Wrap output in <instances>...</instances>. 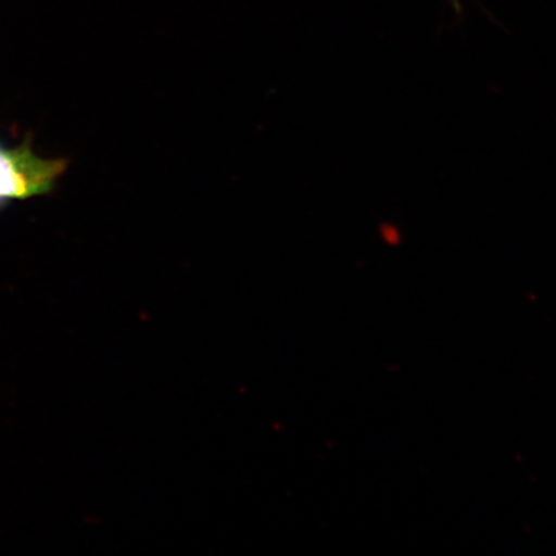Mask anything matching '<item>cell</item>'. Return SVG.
<instances>
[{
  "instance_id": "6da1fadb",
  "label": "cell",
  "mask_w": 556,
  "mask_h": 556,
  "mask_svg": "<svg viewBox=\"0 0 556 556\" xmlns=\"http://www.w3.org/2000/svg\"><path fill=\"white\" fill-rule=\"evenodd\" d=\"M67 166L65 159L39 156L29 139L15 148L0 143V208L52 193Z\"/></svg>"
}]
</instances>
